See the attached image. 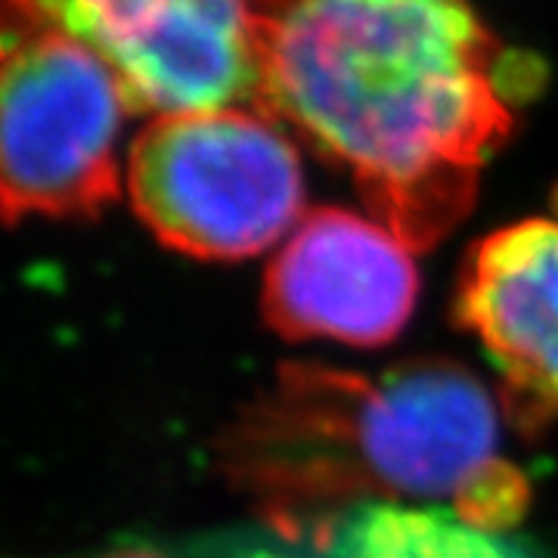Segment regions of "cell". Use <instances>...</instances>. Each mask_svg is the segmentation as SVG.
I'll return each mask as SVG.
<instances>
[{"label": "cell", "instance_id": "cell-1", "mask_svg": "<svg viewBox=\"0 0 558 558\" xmlns=\"http://www.w3.org/2000/svg\"><path fill=\"white\" fill-rule=\"evenodd\" d=\"M255 109L354 180L413 252L469 218L515 128L506 50L469 0H248Z\"/></svg>", "mask_w": 558, "mask_h": 558}, {"label": "cell", "instance_id": "cell-2", "mask_svg": "<svg viewBox=\"0 0 558 558\" xmlns=\"http://www.w3.org/2000/svg\"><path fill=\"white\" fill-rule=\"evenodd\" d=\"M502 418L499 391L457 360L379 376L289 360L223 428L220 472L274 534L311 549L363 502L403 499L506 534L531 481L506 457Z\"/></svg>", "mask_w": 558, "mask_h": 558}, {"label": "cell", "instance_id": "cell-3", "mask_svg": "<svg viewBox=\"0 0 558 558\" xmlns=\"http://www.w3.org/2000/svg\"><path fill=\"white\" fill-rule=\"evenodd\" d=\"M124 186L161 245L202 260L279 245L307 196L299 143L255 106L153 116L128 149Z\"/></svg>", "mask_w": 558, "mask_h": 558}, {"label": "cell", "instance_id": "cell-4", "mask_svg": "<svg viewBox=\"0 0 558 558\" xmlns=\"http://www.w3.org/2000/svg\"><path fill=\"white\" fill-rule=\"evenodd\" d=\"M128 112L97 50L60 28L20 25L0 57V223L94 220L116 205Z\"/></svg>", "mask_w": 558, "mask_h": 558}, {"label": "cell", "instance_id": "cell-5", "mask_svg": "<svg viewBox=\"0 0 558 558\" xmlns=\"http://www.w3.org/2000/svg\"><path fill=\"white\" fill-rule=\"evenodd\" d=\"M0 10L16 25L60 28L97 50L134 112L255 102L248 0H3Z\"/></svg>", "mask_w": 558, "mask_h": 558}, {"label": "cell", "instance_id": "cell-6", "mask_svg": "<svg viewBox=\"0 0 558 558\" xmlns=\"http://www.w3.org/2000/svg\"><path fill=\"white\" fill-rule=\"evenodd\" d=\"M410 252L373 215L304 211L267 267L264 319L286 341L385 348L416 311L418 270Z\"/></svg>", "mask_w": 558, "mask_h": 558}, {"label": "cell", "instance_id": "cell-7", "mask_svg": "<svg viewBox=\"0 0 558 558\" xmlns=\"http://www.w3.org/2000/svg\"><path fill=\"white\" fill-rule=\"evenodd\" d=\"M499 373L506 416L524 432L558 418V218H527L475 242L453 301Z\"/></svg>", "mask_w": 558, "mask_h": 558}, {"label": "cell", "instance_id": "cell-8", "mask_svg": "<svg viewBox=\"0 0 558 558\" xmlns=\"http://www.w3.org/2000/svg\"><path fill=\"white\" fill-rule=\"evenodd\" d=\"M319 558H521L502 534L444 506L363 502L317 546Z\"/></svg>", "mask_w": 558, "mask_h": 558}, {"label": "cell", "instance_id": "cell-9", "mask_svg": "<svg viewBox=\"0 0 558 558\" xmlns=\"http://www.w3.org/2000/svg\"><path fill=\"white\" fill-rule=\"evenodd\" d=\"M102 558H165L156 549H143V546H128V549H116V553H109V556Z\"/></svg>", "mask_w": 558, "mask_h": 558}, {"label": "cell", "instance_id": "cell-10", "mask_svg": "<svg viewBox=\"0 0 558 558\" xmlns=\"http://www.w3.org/2000/svg\"><path fill=\"white\" fill-rule=\"evenodd\" d=\"M245 558H299V556H286V553H270V549H255V553H248Z\"/></svg>", "mask_w": 558, "mask_h": 558}, {"label": "cell", "instance_id": "cell-11", "mask_svg": "<svg viewBox=\"0 0 558 558\" xmlns=\"http://www.w3.org/2000/svg\"><path fill=\"white\" fill-rule=\"evenodd\" d=\"M3 44H7V40H3V32H0V57H3Z\"/></svg>", "mask_w": 558, "mask_h": 558}]
</instances>
